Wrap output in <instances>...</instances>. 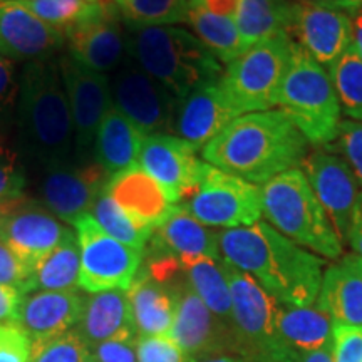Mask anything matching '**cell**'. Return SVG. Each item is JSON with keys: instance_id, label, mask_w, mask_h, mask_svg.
Wrapping results in <instances>:
<instances>
[{"instance_id": "cell-1", "label": "cell", "mask_w": 362, "mask_h": 362, "mask_svg": "<svg viewBox=\"0 0 362 362\" xmlns=\"http://www.w3.org/2000/svg\"><path fill=\"white\" fill-rule=\"evenodd\" d=\"M220 255L245 272L272 298L285 305H314L324 277V259L298 247L274 226H252L218 232Z\"/></svg>"}, {"instance_id": "cell-2", "label": "cell", "mask_w": 362, "mask_h": 362, "mask_svg": "<svg viewBox=\"0 0 362 362\" xmlns=\"http://www.w3.org/2000/svg\"><path fill=\"white\" fill-rule=\"evenodd\" d=\"M309 141L280 110L247 112L203 148L208 165L253 185H265L285 171L298 170Z\"/></svg>"}, {"instance_id": "cell-3", "label": "cell", "mask_w": 362, "mask_h": 362, "mask_svg": "<svg viewBox=\"0 0 362 362\" xmlns=\"http://www.w3.org/2000/svg\"><path fill=\"white\" fill-rule=\"evenodd\" d=\"M17 149L40 170L66 165L76 156L74 123L59 62H25L16 103Z\"/></svg>"}, {"instance_id": "cell-4", "label": "cell", "mask_w": 362, "mask_h": 362, "mask_svg": "<svg viewBox=\"0 0 362 362\" xmlns=\"http://www.w3.org/2000/svg\"><path fill=\"white\" fill-rule=\"evenodd\" d=\"M128 56L178 99L223 76L214 52L197 35L173 25L133 30Z\"/></svg>"}, {"instance_id": "cell-5", "label": "cell", "mask_w": 362, "mask_h": 362, "mask_svg": "<svg viewBox=\"0 0 362 362\" xmlns=\"http://www.w3.org/2000/svg\"><path fill=\"white\" fill-rule=\"evenodd\" d=\"M262 210L267 223L298 247L320 259L336 262L342 257L341 238L300 168L262 185Z\"/></svg>"}, {"instance_id": "cell-6", "label": "cell", "mask_w": 362, "mask_h": 362, "mask_svg": "<svg viewBox=\"0 0 362 362\" xmlns=\"http://www.w3.org/2000/svg\"><path fill=\"white\" fill-rule=\"evenodd\" d=\"M279 110L291 117L309 143L329 146L337 139L342 111L329 71L296 42L280 89Z\"/></svg>"}, {"instance_id": "cell-7", "label": "cell", "mask_w": 362, "mask_h": 362, "mask_svg": "<svg viewBox=\"0 0 362 362\" xmlns=\"http://www.w3.org/2000/svg\"><path fill=\"white\" fill-rule=\"evenodd\" d=\"M221 265L232 293L233 327L242 357L250 362H297L298 352L279 334L277 300L245 272L223 260Z\"/></svg>"}, {"instance_id": "cell-8", "label": "cell", "mask_w": 362, "mask_h": 362, "mask_svg": "<svg viewBox=\"0 0 362 362\" xmlns=\"http://www.w3.org/2000/svg\"><path fill=\"white\" fill-rule=\"evenodd\" d=\"M293 40L277 35L248 47L226 64L221 84L240 115L275 110L291 64Z\"/></svg>"}, {"instance_id": "cell-9", "label": "cell", "mask_w": 362, "mask_h": 362, "mask_svg": "<svg viewBox=\"0 0 362 362\" xmlns=\"http://www.w3.org/2000/svg\"><path fill=\"white\" fill-rule=\"evenodd\" d=\"M183 202L180 205L210 228L252 226L264 216L262 187L215 168L206 161L197 189Z\"/></svg>"}, {"instance_id": "cell-10", "label": "cell", "mask_w": 362, "mask_h": 362, "mask_svg": "<svg viewBox=\"0 0 362 362\" xmlns=\"http://www.w3.org/2000/svg\"><path fill=\"white\" fill-rule=\"evenodd\" d=\"M175 296V320L168 336L178 344L192 361L206 357L240 354L237 336L194 293L185 277L181 264L176 270L160 280Z\"/></svg>"}, {"instance_id": "cell-11", "label": "cell", "mask_w": 362, "mask_h": 362, "mask_svg": "<svg viewBox=\"0 0 362 362\" xmlns=\"http://www.w3.org/2000/svg\"><path fill=\"white\" fill-rule=\"evenodd\" d=\"M81 250L79 288L88 293L128 291L143 262V250L128 247L107 235L86 214L72 223Z\"/></svg>"}, {"instance_id": "cell-12", "label": "cell", "mask_w": 362, "mask_h": 362, "mask_svg": "<svg viewBox=\"0 0 362 362\" xmlns=\"http://www.w3.org/2000/svg\"><path fill=\"white\" fill-rule=\"evenodd\" d=\"M112 103L144 134H170L180 103L165 86L153 79L131 56L116 69L111 79Z\"/></svg>"}, {"instance_id": "cell-13", "label": "cell", "mask_w": 362, "mask_h": 362, "mask_svg": "<svg viewBox=\"0 0 362 362\" xmlns=\"http://www.w3.org/2000/svg\"><path fill=\"white\" fill-rule=\"evenodd\" d=\"M72 233L40 202L21 198L0 208V240L30 272Z\"/></svg>"}, {"instance_id": "cell-14", "label": "cell", "mask_w": 362, "mask_h": 362, "mask_svg": "<svg viewBox=\"0 0 362 362\" xmlns=\"http://www.w3.org/2000/svg\"><path fill=\"white\" fill-rule=\"evenodd\" d=\"M59 69L74 123L76 156H84L96 141L103 117L115 106L111 79L103 72L79 64L71 56L59 59Z\"/></svg>"}, {"instance_id": "cell-15", "label": "cell", "mask_w": 362, "mask_h": 362, "mask_svg": "<svg viewBox=\"0 0 362 362\" xmlns=\"http://www.w3.org/2000/svg\"><path fill=\"white\" fill-rule=\"evenodd\" d=\"M110 178L111 175L98 161L89 165L71 161L44 168L39 183L40 203L59 220L72 225L79 216L89 214Z\"/></svg>"}, {"instance_id": "cell-16", "label": "cell", "mask_w": 362, "mask_h": 362, "mask_svg": "<svg viewBox=\"0 0 362 362\" xmlns=\"http://www.w3.org/2000/svg\"><path fill=\"white\" fill-rule=\"evenodd\" d=\"M288 37L329 69L354 42V22L339 8L297 0L292 4Z\"/></svg>"}, {"instance_id": "cell-17", "label": "cell", "mask_w": 362, "mask_h": 362, "mask_svg": "<svg viewBox=\"0 0 362 362\" xmlns=\"http://www.w3.org/2000/svg\"><path fill=\"white\" fill-rule=\"evenodd\" d=\"M198 149L175 134H149L144 139L138 165L168 193L173 205L187 200L202 180L205 161Z\"/></svg>"}, {"instance_id": "cell-18", "label": "cell", "mask_w": 362, "mask_h": 362, "mask_svg": "<svg viewBox=\"0 0 362 362\" xmlns=\"http://www.w3.org/2000/svg\"><path fill=\"white\" fill-rule=\"evenodd\" d=\"M304 171L312 192L332 221L342 245L349 242L352 211H354L361 183L344 158L325 151H314L305 156Z\"/></svg>"}, {"instance_id": "cell-19", "label": "cell", "mask_w": 362, "mask_h": 362, "mask_svg": "<svg viewBox=\"0 0 362 362\" xmlns=\"http://www.w3.org/2000/svg\"><path fill=\"white\" fill-rule=\"evenodd\" d=\"M119 13L115 4L104 2L96 16L67 30L69 56L89 69L103 72L116 71L128 56V37L119 27Z\"/></svg>"}, {"instance_id": "cell-20", "label": "cell", "mask_w": 362, "mask_h": 362, "mask_svg": "<svg viewBox=\"0 0 362 362\" xmlns=\"http://www.w3.org/2000/svg\"><path fill=\"white\" fill-rule=\"evenodd\" d=\"M238 116L242 115L226 94L221 81H216L181 99L173 133L197 149H203Z\"/></svg>"}, {"instance_id": "cell-21", "label": "cell", "mask_w": 362, "mask_h": 362, "mask_svg": "<svg viewBox=\"0 0 362 362\" xmlns=\"http://www.w3.org/2000/svg\"><path fill=\"white\" fill-rule=\"evenodd\" d=\"M66 42L54 29L17 2H0V56L11 61L51 59Z\"/></svg>"}, {"instance_id": "cell-22", "label": "cell", "mask_w": 362, "mask_h": 362, "mask_svg": "<svg viewBox=\"0 0 362 362\" xmlns=\"http://www.w3.org/2000/svg\"><path fill=\"white\" fill-rule=\"evenodd\" d=\"M84 296L78 291H34L24 293L17 325L33 344L69 332L78 324Z\"/></svg>"}, {"instance_id": "cell-23", "label": "cell", "mask_w": 362, "mask_h": 362, "mask_svg": "<svg viewBox=\"0 0 362 362\" xmlns=\"http://www.w3.org/2000/svg\"><path fill=\"white\" fill-rule=\"evenodd\" d=\"M106 192L133 218L153 230L168 218L176 206L161 185L139 165L111 175Z\"/></svg>"}, {"instance_id": "cell-24", "label": "cell", "mask_w": 362, "mask_h": 362, "mask_svg": "<svg viewBox=\"0 0 362 362\" xmlns=\"http://www.w3.org/2000/svg\"><path fill=\"white\" fill-rule=\"evenodd\" d=\"M149 242L158 257L176 260L208 257L221 260L218 232L200 223L181 205H176L168 218L156 226Z\"/></svg>"}, {"instance_id": "cell-25", "label": "cell", "mask_w": 362, "mask_h": 362, "mask_svg": "<svg viewBox=\"0 0 362 362\" xmlns=\"http://www.w3.org/2000/svg\"><path fill=\"white\" fill-rule=\"evenodd\" d=\"M74 330L89 349L116 337L138 336L128 292L116 288L86 296Z\"/></svg>"}, {"instance_id": "cell-26", "label": "cell", "mask_w": 362, "mask_h": 362, "mask_svg": "<svg viewBox=\"0 0 362 362\" xmlns=\"http://www.w3.org/2000/svg\"><path fill=\"white\" fill-rule=\"evenodd\" d=\"M317 307L336 324L362 325V259L344 255L324 270Z\"/></svg>"}, {"instance_id": "cell-27", "label": "cell", "mask_w": 362, "mask_h": 362, "mask_svg": "<svg viewBox=\"0 0 362 362\" xmlns=\"http://www.w3.org/2000/svg\"><path fill=\"white\" fill-rule=\"evenodd\" d=\"M126 292L138 336H168L175 320V296L168 285L139 269Z\"/></svg>"}, {"instance_id": "cell-28", "label": "cell", "mask_w": 362, "mask_h": 362, "mask_svg": "<svg viewBox=\"0 0 362 362\" xmlns=\"http://www.w3.org/2000/svg\"><path fill=\"white\" fill-rule=\"evenodd\" d=\"M144 139L146 134L116 106H112L99 124L94 141L96 161L110 175L119 173L129 166L138 165Z\"/></svg>"}, {"instance_id": "cell-29", "label": "cell", "mask_w": 362, "mask_h": 362, "mask_svg": "<svg viewBox=\"0 0 362 362\" xmlns=\"http://www.w3.org/2000/svg\"><path fill=\"white\" fill-rule=\"evenodd\" d=\"M275 320L280 337L298 354L332 347L334 320L317 305L297 307L277 302Z\"/></svg>"}, {"instance_id": "cell-30", "label": "cell", "mask_w": 362, "mask_h": 362, "mask_svg": "<svg viewBox=\"0 0 362 362\" xmlns=\"http://www.w3.org/2000/svg\"><path fill=\"white\" fill-rule=\"evenodd\" d=\"M288 0H238L235 24L245 47L287 34L292 19Z\"/></svg>"}, {"instance_id": "cell-31", "label": "cell", "mask_w": 362, "mask_h": 362, "mask_svg": "<svg viewBox=\"0 0 362 362\" xmlns=\"http://www.w3.org/2000/svg\"><path fill=\"white\" fill-rule=\"evenodd\" d=\"M185 277L203 304L210 309L223 322L226 327H233L232 293L226 280L221 260L208 259V257H194V259L180 260Z\"/></svg>"}, {"instance_id": "cell-32", "label": "cell", "mask_w": 362, "mask_h": 362, "mask_svg": "<svg viewBox=\"0 0 362 362\" xmlns=\"http://www.w3.org/2000/svg\"><path fill=\"white\" fill-rule=\"evenodd\" d=\"M79 277L81 250L74 232L35 265L27 285V293L34 291H78Z\"/></svg>"}, {"instance_id": "cell-33", "label": "cell", "mask_w": 362, "mask_h": 362, "mask_svg": "<svg viewBox=\"0 0 362 362\" xmlns=\"http://www.w3.org/2000/svg\"><path fill=\"white\" fill-rule=\"evenodd\" d=\"M185 22L192 25L194 35L214 52L220 62L230 64L247 51L232 17L216 16L200 7L188 6Z\"/></svg>"}, {"instance_id": "cell-34", "label": "cell", "mask_w": 362, "mask_h": 362, "mask_svg": "<svg viewBox=\"0 0 362 362\" xmlns=\"http://www.w3.org/2000/svg\"><path fill=\"white\" fill-rule=\"evenodd\" d=\"M89 214L104 232L116 238L117 242L143 252L155 232L151 226L143 225L141 221L133 218L124 208L117 205L106 189L96 198Z\"/></svg>"}, {"instance_id": "cell-35", "label": "cell", "mask_w": 362, "mask_h": 362, "mask_svg": "<svg viewBox=\"0 0 362 362\" xmlns=\"http://www.w3.org/2000/svg\"><path fill=\"white\" fill-rule=\"evenodd\" d=\"M112 4L131 30L187 21L188 0H116Z\"/></svg>"}, {"instance_id": "cell-36", "label": "cell", "mask_w": 362, "mask_h": 362, "mask_svg": "<svg viewBox=\"0 0 362 362\" xmlns=\"http://www.w3.org/2000/svg\"><path fill=\"white\" fill-rule=\"evenodd\" d=\"M341 111L349 119L362 123V59L357 56L354 45L329 67Z\"/></svg>"}, {"instance_id": "cell-37", "label": "cell", "mask_w": 362, "mask_h": 362, "mask_svg": "<svg viewBox=\"0 0 362 362\" xmlns=\"http://www.w3.org/2000/svg\"><path fill=\"white\" fill-rule=\"evenodd\" d=\"M19 6L33 12L54 29L66 34L74 25L81 24L101 11L104 2H88V0H22Z\"/></svg>"}, {"instance_id": "cell-38", "label": "cell", "mask_w": 362, "mask_h": 362, "mask_svg": "<svg viewBox=\"0 0 362 362\" xmlns=\"http://www.w3.org/2000/svg\"><path fill=\"white\" fill-rule=\"evenodd\" d=\"M6 126H0V208L24 198L25 166L17 146L8 141Z\"/></svg>"}, {"instance_id": "cell-39", "label": "cell", "mask_w": 362, "mask_h": 362, "mask_svg": "<svg viewBox=\"0 0 362 362\" xmlns=\"http://www.w3.org/2000/svg\"><path fill=\"white\" fill-rule=\"evenodd\" d=\"M89 347L74 329L49 341L33 344L30 362H86Z\"/></svg>"}, {"instance_id": "cell-40", "label": "cell", "mask_w": 362, "mask_h": 362, "mask_svg": "<svg viewBox=\"0 0 362 362\" xmlns=\"http://www.w3.org/2000/svg\"><path fill=\"white\" fill-rule=\"evenodd\" d=\"M138 362H192L170 336H139Z\"/></svg>"}, {"instance_id": "cell-41", "label": "cell", "mask_w": 362, "mask_h": 362, "mask_svg": "<svg viewBox=\"0 0 362 362\" xmlns=\"http://www.w3.org/2000/svg\"><path fill=\"white\" fill-rule=\"evenodd\" d=\"M332 359L334 362H362V325L334 322Z\"/></svg>"}, {"instance_id": "cell-42", "label": "cell", "mask_w": 362, "mask_h": 362, "mask_svg": "<svg viewBox=\"0 0 362 362\" xmlns=\"http://www.w3.org/2000/svg\"><path fill=\"white\" fill-rule=\"evenodd\" d=\"M33 341L17 324L0 325V362H30Z\"/></svg>"}, {"instance_id": "cell-43", "label": "cell", "mask_w": 362, "mask_h": 362, "mask_svg": "<svg viewBox=\"0 0 362 362\" xmlns=\"http://www.w3.org/2000/svg\"><path fill=\"white\" fill-rule=\"evenodd\" d=\"M344 160L349 163L356 178L362 185V123L352 119H344L337 136Z\"/></svg>"}, {"instance_id": "cell-44", "label": "cell", "mask_w": 362, "mask_h": 362, "mask_svg": "<svg viewBox=\"0 0 362 362\" xmlns=\"http://www.w3.org/2000/svg\"><path fill=\"white\" fill-rule=\"evenodd\" d=\"M138 337L124 336L104 341L89 349V357L96 362H138Z\"/></svg>"}, {"instance_id": "cell-45", "label": "cell", "mask_w": 362, "mask_h": 362, "mask_svg": "<svg viewBox=\"0 0 362 362\" xmlns=\"http://www.w3.org/2000/svg\"><path fill=\"white\" fill-rule=\"evenodd\" d=\"M19 96V78L11 59L0 56V126L16 115V103Z\"/></svg>"}, {"instance_id": "cell-46", "label": "cell", "mask_w": 362, "mask_h": 362, "mask_svg": "<svg viewBox=\"0 0 362 362\" xmlns=\"http://www.w3.org/2000/svg\"><path fill=\"white\" fill-rule=\"evenodd\" d=\"M29 267L0 240V285L19 288L22 293H27V285L30 279Z\"/></svg>"}, {"instance_id": "cell-47", "label": "cell", "mask_w": 362, "mask_h": 362, "mask_svg": "<svg viewBox=\"0 0 362 362\" xmlns=\"http://www.w3.org/2000/svg\"><path fill=\"white\" fill-rule=\"evenodd\" d=\"M22 298H24V293L19 288L0 285V325L17 324Z\"/></svg>"}, {"instance_id": "cell-48", "label": "cell", "mask_w": 362, "mask_h": 362, "mask_svg": "<svg viewBox=\"0 0 362 362\" xmlns=\"http://www.w3.org/2000/svg\"><path fill=\"white\" fill-rule=\"evenodd\" d=\"M188 6L200 7L203 11L216 13V16H225L235 19L238 0H188Z\"/></svg>"}, {"instance_id": "cell-49", "label": "cell", "mask_w": 362, "mask_h": 362, "mask_svg": "<svg viewBox=\"0 0 362 362\" xmlns=\"http://www.w3.org/2000/svg\"><path fill=\"white\" fill-rule=\"evenodd\" d=\"M347 243H351L356 255H359L362 259V192L359 193V197H357L354 211H352L349 242Z\"/></svg>"}, {"instance_id": "cell-50", "label": "cell", "mask_w": 362, "mask_h": 362, "mask_svg": "<svg viewBox=\"0 0 362 362\" xmlns=\"http://www.w3.org/2000/svg\"><path fill=\"white\" fill-rule=\"evenodd\" d=\"M297 362H334L332 359V347H325V349L302 352L298 354Z\"/></svg>"}, {"instance_id": "cell-51", "label": "cell", "mask_w": 362, "mask_h": 362, "mask_svg": "<svg viewBox=\"0 0 362 362\" xmlns=\"http://www.w3.org/2000/svg\"><path fill=\"white\" fill-rule=\"evenodd\" d=\"M352 22H354V45L357 56L362 59V11L354 12V17H352Z\"/></svg>"}, {"instance_id": "cell-52", "label": "cell", "mask_w": 362, "mask_h": 362, "mask_svg": "<svg viewBox=\"0 0 362 362\" xmlns=\"http://www.w3.org/2000/svg\"><path fill=\"white\" fill-rule=\"evenodd\" d=\"M327 7H332V8H339V11H344V12H357V11H362V0H336L334 4H330Z\"/></svg>"}, {"instance_id": "cell-53", "label": "cell", "mask_w": 362, "mask_h": 362, "mask_svg": "<svg viewBox=\"0 0 362 362\" xmlns=\"http://www.w3.org/2000/svg\"><path fill=\"white\" fill-rule=\"evenodd\" d=\"M192 362H250V361H247L245 357L237 356V354H223V356H214V357H206V359L192 361Z\"/></svg>"}, {"instance_id": "cell-54", "label": "cell", "mask_w": 362, "mask_h": 362, "mask_svg": "<svg viewBox=\"0 0 362 362\" xmlns=\"http://www.w3.org/2000/svg\"><path fill=\"white\" fill-rule=\"evenodd\" d=\"M298 2H307V4H320V6H330L336 0H298Z\"/></svg>"}, {"instance_id": "cell-55", "label": "cell", "mask_w": 362, "mask_h": 362, "mask_svg": "<svg viewBox=\"0 0 362 362\" xmlns=\"http://www.w3.org/2000/svg\"><path fill=\"white\" fill-rule=\"evenodd\" d=\"M0 2H22V0H0Z\"/></svg>"}, {"instance_id": "cell-56", "label": "cell", "mask_w": 362, "mask_h": 362, "mask_svg": "<svg viewBox=\"0 0 362 362\" xmlns=\"http://www.w3.org/2000/svg\"><path fill=\"white\" fill-rule=\"evenodd\" d=\"M104 2H107V4H112V2H116V0H104Z\"/></svg>"}, {"instance_id": "cell-57", "label": "cell", "mask_w": 362, "mask_h": 362, "mask_svg": "<svg viewBox=\"0 0 362 362\" xmlns=\"http://www.w3.org/2000/svg\"><path fill=\"white\" fill-rule=\"evenodd\" d=\"M86 362H96V361H93V359H90V357H88V361H86Z\"/></svg>"}]
</instances>
